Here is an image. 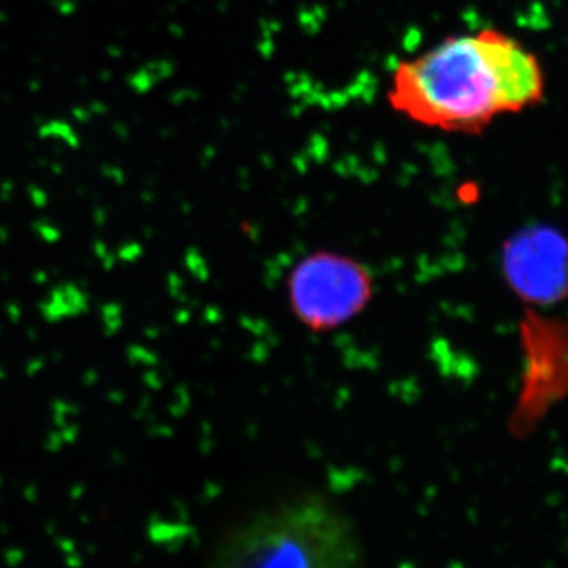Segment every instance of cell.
<instances>
[{
	"label": "cell",
	"mask_w": 568,
	"mask_h": 568,
	"mask_svg": "<svg viewBox=\"0 0 568 568\" xmlns=\"http://www.w3.org/2000/svg\"><path fill=\"white\" fill-rule=\"evenodd\" d=\"M216 566L354 567L364 558L353 521L320 496H302L264 508L220 541Z\"/></svg>",
	"instance_id": "obj_2"
},
{
	"label": "cell",
	"mask_w": 568,
	"mask_h": 568,
	"mask_svg": "<svg viewBox=\"0 0 568 568\" xmlns=\"http://www.w3.org/2000/svg\"><path fill=\"white\" fill-rule=\"evenodd\" d=\"M507 282L532 304H555L568 295V241L559 231L532 226L504 246Z\"/></svg>",
	"instance_id": "obj_4"
},
{
	"label": "cell",
	"mask_w": 568,
	"mask_h": 568,
	"mask_svg": "<svg viewBox=\"0 0 568 568\" xmlns=\"http://www.w3.org/2000/svg\"><path fill=\"white\" fill-rule=\"evenodd\" d=\"M290 304L310 331H332L361 315L373 297V276L345 254H310L290 275Z\"/></svg>",
	"instance_id": "obj_3"
},
{
	"label": "cell",
	"mask_w": 568,
	"mask_h": 568,
	"mask_svg": "<svg viewBox=\"0 0 568 568\" xmlns=\"http://www.w3.org/2000/svg\"><path fill=\"white\" fill-rule=\"evenodd\" d=\"M545 99L540 62L518 40L496 29L448 37L403 61L388 103L410 121L447 133L480 134L499 115Z\"/></svg>",
	"instance_id": "obj_1"
}]
</instances>
